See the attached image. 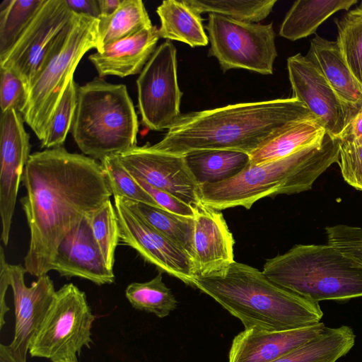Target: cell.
Listing matches in <instances>:
<instances>
[{
  "instance_id": "cell-26",
  "label": "cell",
  "mask_w": 362,
  "mask_h": 362,
  "mask_svg": "<svg viewBox=\"0 0 362 362\" xmlns=\"http://www.w3.org/2000/svg\"><path fill=\"white\" fill-rule=\"evenodd\" d=\"M153 26L141 0H122L109 16H101L98 25L97 52L105 46Z\"/></svg>"
},
{
  "instance_id": "cell-15",
  "label": "cell",
  "mask_w": 362,
  "mask_h": 362,
  "mask_svg": "<svg viewBox=\"0 0 362 362\" xmlns=\"http://www.w3.org/2000/svg\"><path fill=\"white\" fill-rule=\"evenodd\" d=\"M23 115L14 109L0 117V216L1 240L7 246L19 185L30 158V136Z\"/></svg>"
},
{
  "instance_id": "cell-13",
  "label": "cell",
  "mask_w": 362,
  "mask_h": 362,
  "mask_svg": "<svg viewBox=\"0 0 362 362\" xmlns=\"http://www.w3.org/2000/svg\"><path fill=\"white\" fill-rule=\"evenodd\" d=\"M74 15L65 0H45L13 47L0 58V66L18 76L27 92L49 45Z\"/></svg>"
},
{
  "instance_id": "cell-12",
  "label": "cell",
  "mask_w": 362,
  "mask_h": 362,
  "mask_svg": "<svg viewBox=\"0 0 362 362\" xmlns=\"http://www.w3.org/2000/svg\"><path fill=\"white\" fill-rule=\"evenodd\" d=\"M287 69L293 97L307 107L327 133L339 139L357 112L339 98L306 56L289 57Z\"/></svg>"
},
{
  "instance_id": "cell-9",
  "label": "cell",
  "mask_w": 362,
  "mask_h": 362,
  "mask_svg": "<svg viewBox=\"0 0 362 362\" xmlns=\"http://www.w3.org/2000/svg\"><path fill=\"white\" fill-rule=\"evenodd\" d=\"M210 48L223 72L241 69L272 74L277 57L272 23L260 24L209 13L205 26Z\"/></svg>"
},
{
  "instance_id": "cell-4",
  "label": "cell",
  "mask_w": 362,
  "mask_h": 362,
  "mask_svg": "<svg viewBox=\"0 0 362 362\" xmlns=\"http://www.w3.org/2000/svg\"><path fill=\"white\" fill-rule=\"evenodd\" d=\"M339 149V139L326 132L320 142L286 157L249 164L229 180L200 185V202L218 211L236 206L248 209L264 197L309 190L327 169L338 162Z\"/></svg>"
},
{
  "instance_id": "cell-21",
  "label": "cell",
  "mask_w": 362,
  "mask_h": 362,
  "mask_svg": "<svg viewBox=\"0 0 362 362\" xmlns=\"http://www.w3.org/2000/svg\"><path fill=\"white\" fill-rule=\"evenodd\" d=\"M339 98L357 113L362 107V86L346 63L337 41L316 35L305 55Z\"/></svg>"
},
{
  "instance_id": "cell-35",
  "label": "cell",
  "mask_w": 362,
  "mask_h": 362,
  "mask_svg": "<svg viewBox=\"0 0 362 362\" xmlns=\"http://www.w3.org/2000/svg\"><path fill=\"white\" fill-rule=\"evenodd\" d=\"M327 244L362 267V228L337 224L325 228Z\"/></svg>"
},
{
  "instance_id": "cell-41",
  "label": "cell",
  "mask_w": 362,
  "mask_h": 362,
  "mask_svg": "<svg viewBox=\"0 0 362 362\" xmlns=\"http://www.w3.org/2000/svg\"><path fill=\"white\" fill-rule=\"evenodd\" d=\"M342 136H348L357 144H362V107L346 127Z\"/></svg>"
},
{
  "instance_id": "cell-6",
  "label": "cell",
  "mask_w": 362,
  "mask_h": 362,
  "mask_svg": "<svg viewBox=\"0 0 362 362\" xmlns=\"http://www.w3.org/2000/svg\"><path fill=\"white\" fill-rule=\"evenodd\" d=\"M139 122L124 84L102 78L78 88L71 134L83 155L101 160L136 146Z\"/></svg>"
},
{
  "instance_id": "cell-18",
  "label": "cell",
  "mask_w": 362,
  "mask_h": 362,
  "mask_svg": "<svg viewBox=\"0 0 362 362\" xmlns=\"http://www.w3.org/2000/svg\"><path fill=\"white\" fill-rule=\"evenodd\" d=\"M90 216L85 217L58 246L52 270L66 278L79 277L98 286L112 284L115 276L93 237Z\"/></svg>"
},
{
  "instance_id": "cell-33",
  "label": "cell",
  "mask_w": 362,
  "mask_h": 362,
  "mask_svg": "<svg viewBox=\"0 0 362 362\" xmlns=\"http://www.w3.org/2000/svg\"><path fill=\"white\" fill-rule=\"evenodd\" d=\"M100 162L114 197L159 206L150 194L122 166L116 155L107 156Z\"/></svg>"
},
{
  "instance_id": "cell-3",
  "label": "cell",
  "mask_w": 362,
  "mask_h": 362,
  "mask_svg": "<svg viewBox=\"0 0 362 362\" xmlns=\"http://www.w3.org/2000/svg\"><path fill=\"white\" fill-rule=\"evenodd\" d=\"M193 287L239 319L245 329H300L320 322L323 316L319 303L281 287L257 269L235 261L222 276L195 277Z\"/></svg>"
},
{
  "instance_id": "cell-36",
  "label": "cell",
  "mask_w": 362,
  "mask_h": 362,
  "mask_svg": "<svg viewBox=\"0 0 362 362\" xmlns=\"http://www.w3.org/2000/svg\"><path fill=\"white\" fill-rule=\"evenodd\" d=\"M339 159L344 180L355 189L362 191V144L348 136L339 139Z\"/></svg>"
},
{
  "instance_id": "cell-34",
  "label": "cell",
  "mask_w": 362,
  "mask_h": 362,
  "mask_svg": "<svg viewBox=\"0 0 362 362\" xmlns=\"http://www.w3.org/2000/svg\"><path fill=\"white\" fill-rule=\"evenodd\" d=\"M78 85L72 78L60 100L47 130L41 147L52 148L62 146L71 129L78 100Z\"/></svg>"
},
{
  "instance_id": "cell-2",
  "label": "cell",
  "mask_w": 362,
  "mask_h": 362,
  "mask_svg": "<svg viewBox=\"0 0 362 362\" xmlns=\"http://www.w3.org/2000/svg\"><path fill=\"white\" fill-rule=\"evenodd\" d=\"M306 119L316 118L293 97L228 105L182 114L150 147L178 156L211 149L250 154L284 127Z\"/></svg>"
},
{
  "instance_id": "cell-38",
  "label": "cell",
  "mask_w": 362,
  "mask_h": 362,
  "mask_svg": "<svg viewBox=\"0 0 362 362\" xmlns=\"http://www.w3.org/2000/svg\"><path fill=\"white\" fill-rule=\"evenodd\" d=\"M134 179L150 194L160 207L180 216L191 218L194 217L195 210L192 206L165 191L151 186L141 179Z\"/></svg>"
},
{
  "instance_id": "cell-20",
  "label": "cell",
  "mask_w": 362,
  "mask_h": 362,
  "mask_svg": "<svg viewBox=\"0 0 362 362\" xmlns=\"http://www.w3.org/2000/svg\"><path fill=\"white\" fill-rule=\"evenodd\" d=\"M158 28L153 25L105 46L88 57L100 78H124L141 73L156 49Z\"/></svg>"
},
{
  "instance_id": "cell-32",
  "label": "cell",
  "mask_w": 362,
  "mask_h": 362,
  "mask_svg": "<svg viewBox=\"0 0 362 362\" xmlns=\"http://www.w3.org/2000/svg\"><path fill=\"white\" fill-rule=\"evenodd\" d=\"M90 224L107 267L113 270L115 250L120 238L116 210L110 199L90 216Z\"/></svg>"
},
{
  "instance_id": "cell-11",
  "label": "cell",
  "mask_w": 362,
  "mask_h": 362,
  "mask_svg": "<svg viewBox=\"0 0 362 362\" xmlns=\"http://www.w3.org/2000/svg\"><path fill=\"white\" fill-rule=\"evenodd\" d=\"M114 201L120 241L135 250L160 272H165L193 286L196 275L194 262L189 256L152 226L130 200L116 197Z\"/></svg>"
},
{
  "instance_id": "cell-23",
  "label": "cell",
  "mask_w": 362,
  "mask_h": 362,
  "mask_svg": "<svg viewBox=\"0 0 362 362\" xmlns=\"http://www.w3.org/2000/svg\"><path fill=\"white\" fill-rule=\"evenodd\" d=\"M160 37L184 42L191 47L208 45L201 14L183 1L165 0L156 9Z\"/></svg>"
},
{
  "instance_id": "cell-10",
  "label": "cell",
  "mask_w": 362,
  "mask_h": 362,
  "mask_svg": "<svg viewBox=\"0 0 362 362\" xmlns=\"http://www.w3.org/2000/svg\"><path fill=\"white\" fill-rule=\"evenodd\" d=\"M141 121L154 131L168 129L182 115L183 95L177 81V50L170 40L156 47L137 80Z\"/></svg>"
},
{
  "instance_id": "cell-5",
  "label": "cell",
  "mask_w": 362,
  "mask_h": 362,
  "mask_svg": "<svg viewBox=\"0 0 362 362\" xmlns=\"http://www.w3.org/2000/svg\"><path fill=\"white\" fill-rule=\"evenodd\" d=\"M262 272L313 303L362 297V267L329 244L295 245L267 259Z\"/></svg>"
},
{
  "instance_id": "cell-39",
  "label": "cell",
  "mask_w": 362,
  "mask_h": 362,
  "mask_svg": "<svg viewBox=\"0 0 362 362\" xmlns=\"http://www.w3.org/2000/svg\"><path fill=\"white\" fill-rule=\"evenodd\" d=\"M9 264L6 259L4 247H0V329L5 324V315L10 310L6 303V293L10 285Z\"/></svg>"
},
{
  "instance_id": "cell-1",
  "label": "cell",
  "mask_w": 362,
  "mask_h": 362,
  "mask_svg": "<svg viewBox=\"0 0 362 362\" xmlns=\"http://www.w3.org/2000/svg\"><path fill=\"white\" fill-rule=\"evenodd\" d=\"M21 182L26 194L20 202L30 230L24 267L38 278L52 271L65 236L112 194L100 162L63 146L30 154Z\"/></svg>"
},
{
  "instance_id": "cell-43",
  "label": "cell",
  "mask_w": 362,
  "mask_h": 362,
  "mask_svg": "<svg viewBox=\"0 0 362 362\" xmlns=\"http://www.w3.org/2000/svg\"><path fill=\"white\" fill-rule=\"evenodd\" d=\"M0 362H18L9 353L7 345L0 344Z\"/></svg>"
},
{
  "instance_id": "cell-22",
  "label": "cell",
  "mask_w": 362,
  "mask_h": 362,
  "mask_svg": "<svg viewBox=\"0 0 362 362\" xmlns=\"http://www.w3.org/2000/svg\"><path fill=\"white\" fill-rule=\"evenodd\" d=\"M326 132L317 119L292 123L274 134L250 154V165H258L286 157L322 141Z\"/></svg>"
},
{
  "instance_id": "cell-27",
  "label": "cell",
  "mask_w": 362,
  "mask_h": 362,
  "mask_svg": "<svg viewBox=\"0 0 362 362\" xmlns=\"http://www.w3.org/2000/svg\"><path fill=\"white\" fill-rule=\"evenodd\" d=\"M131 202L152 226L182 249L194 262V218L180 216L160 206Z\"/></svg>"
},
{
  "instance_id": "cell-24",
  "label": "cell",
  "mask_w": 362,
  "mask_h": 362,
  "mask_svg": "<svg viewBox=\"0 0 362 362\" xmlns=\"http://www.w3.org/2000/svg\"><path fill=\"white\" fill-rule=\"evenodd\" d=\"M357 0H298L290 8L281 25L279 35L295 41L315 33L336 12L347 11Z\"/></svg>"
},
{
  "instance_id": "cell-14",
  "label": "cell",
  "mask_w": 362,
  "mask_h": 362,
  "mask_svg": "<svg viewBox=\"0 0 362 362\" xmlns=\"http://www.w3.org/2000/svg\"><path fill=\"white\" fill-rule=\"evenodd\" d=\"M116 156L133 177L141 179L194 208L202 203L199 185L189 170L184 156L157 151L148 144L136 146Z\"/></svg>"
},
{
  "instance_id": "cell-42",
  "label": "cell",
  "mask_w": 362,
  "mask_h": 362,
  "mask_svg": "<svg viewBox=\"0 0 362 362\" xmlns=\"http://www.w3.org/2000/svg\"><path fill=\"white\" fill-rule=\"evenodd\" d=\"M101 16L112 15L119 6L122 0H98Z\"/></svg>"
},
{
  "instance_id": "cell-7",
  "label": "cell",
  "mask_w": 362,
  "mask_h": 362,
  "mask_svg": "<svg viewBox=\"0 0 362 362\" xmlns=\"http://www.w3.org/2000/svg\"><path fill=\"white\" fill-rule=\"evenodd\" d=\"M98 25L99 19L74 13L37 68L21 115L40 141L81 58L97 48Z\"/></svg>"
},
{
  "instance_id": "cell-28",
  "label": "cell",
  "mask_w": 362,
  "mask_h": 362,
  "mask_svg": "<svg viewBox=\"0 0 362 362\" xmlns=\"http://www.w3.org/2000/svg\"><path fill=\"white\" fill-rule=\"evenodd\" d=\"M45 0H4L0 5V58L13 47Z\"/></svg>"
},
{
  "instance_id": "cell-31",
  "label": "cell",
  "mask_w": 362,
  "mask_h": 362,
  "mask_svg": "<svg viewBox=\"0 0 362 362\" xmlns=\"http://www.w3.org/2000/svg\"><path fill=\"white\" fill-rule=\"evenodd\" d=\"M337 42L351 71L362 86V6L335 20Z\"/></svg>"
},
{
  "instance_id": "cell-40",
  "label": "cell",
  "mask_w": 362,
  "mask_h": 362,
  "mask_svg": "<svg viewBox=\"0 0 362 362\" xmlns=\"http://www.w3.org/2000/svg\"><path fill=\"white\" fill-rule=\"evenodd\" d=\"M69 8L76 13L99 19L100 11L98 0H65Z\"/></svg>"
},
{
  "instance_id": "cell-17",
  "label": "cell",
  "mask_w": 362,
  "mask_h": 362,
  "mask_svg": "<svg viewBox=\"0 0 362 362\" xmlns=\"http://www.w3.org/2000/svg\"><path fill=\"white\" fill-rule=\"evenodd\" d=\"M194 265L199 277L223 275L235 261V240L221 211L201 203L194 208Z\"/></svg>"
},
{
  "instance_id": "cell-8",
  "label": "cell",
  "mask_w": 362,
  "mask_h": 362,
  "mask_svg": "<svg viewBox=\"0 0 362 362\" xmlns=\"http://www.w3.org/2000/svg\"><path fill=\"white\" fill-rule=\"evenodd\" d=\"M95 319L86 293L72 283L64 284L56 291L49 311L30 343V356L52 362H78L77 355L82 348H90Z\"/></svg>"
},
{
  "instance_id": "cell-37",
  "label": "cell",
  "mask_w": 362,
  "mask_h": 362,
  "mask_svg": "<svg viewBox=\"0 0 362 362\" xmlns=\"http://www.w3.org/2000/svg\"><path fill=\"white\" fill-rule=\"evenodd\" d=\"M0 105L1 112L14 109L22 112L27 101V89L11 70L0 66Z\"/></svg>"
},
{
  "instance_id": "cell-19",
  "label": "cell",
  "mask_w": 362,
  "mask_h": 362,
  "mask_svg": "<svg viewBox=\"0 0 362 362\" xmlns=\"http://www.w3.org/2000/svg\"><path fill=\"white\" fill-rule=\"evenodd\" d=\"M323 322L300 329L268 332L245 329L233 340L228 362H271L321 334Z\"/></svg>"
},
{
  "instance_id": "cell-16",
  "label": "cell",
  "mask_w": 362,
  "mask_h": 362,
  "mask_svg": "<svg viewBox=\"0 0 362 362\" xmlns=\"http://www.w3.org/2000/svg\"><path fill=\"white\" fill-rule=\"evenodd\" d=\"M10 285L15 308V331L8 350L18 362H26L30 343L42 325L53 302L56 291L47 274L33 281L25 283L28 273L22 264H9Z\"/></svg>"
},
{
  "instance_id": "cell-30",
  "label": "cell",
  "mask_w": 362,
  "mask_h": 362,
  "mask_svg": "<svg viewBox=\"0 0 362 362\" xmlns=\"http://www.w3.org/2000/svg\"><path fill=\"white\" fill-rule=\"evenodd\" d=\"M199 13H216L235 20L258 23L272 11L276 0H184Z\"/></svg>"
},
{
  "instance_id": "cell-25",
  "label": "cell",
  "mask_w": 362,
  "mask_h": 362,
  "mask_svg": "<svg viewBox=\"0 0 362 362\" xmlns=\"http://www.w3.org/2000/svg\"><path fill=\"white\" fill-rule=\"evenodd\" d=\"M184 157L199 186L229 180L243 170L250 161L247 153L222 149L194 151Z\"/></svg>"
},
{
  "instance_id": "cell-29",
  "label": "cell",
  "mask_w": 362,
  "mask_h": 362,
  "mask_svg": "<svg viewBox=\"0 0 362 362\" xmlns=\"http://www.w3.org/2000/svg\"><path fill=\"white\" fill-rule=\"evenodd\" d=\"M125 296L134 308L160 318L167 317L177 306L174 295L163 281L161 272L150 281L129 284Z\"/></svg>"
}]
</instances>
